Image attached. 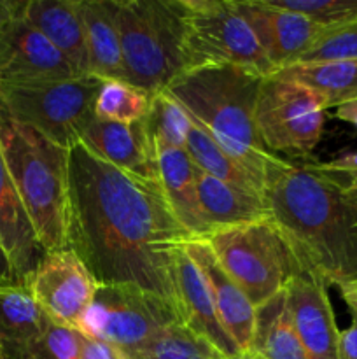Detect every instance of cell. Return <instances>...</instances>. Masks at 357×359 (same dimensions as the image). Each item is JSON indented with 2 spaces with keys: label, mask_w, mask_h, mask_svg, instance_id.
Returning a JSON list of instances; mask_svg holds the SVG:
<instances>
[{
  "label": "cell",
  "mask_w": 357,
  "mask_h": 359,
  "mask_svg": "<svg viewBox=\"0 0 357 359\" xmlns=\"http://www.w3.org/2000/svg\"><path fill=\"white\" fill-rule=\"evenodd\" d=\"M191 238L160 181L121 170L80 142L69 149V249L97 284L140 287L181 318L174 266Z\"/></svg>",
  "instance_id": "obj_1"
},
{
  "label": "cell",
  "mask_w": 357,
  "mask_h": 359,
  "mask_svg": "<svg viewBox=\"0 0 357 359\" xmlns=\"http://www.w3.org/2000/svg\"><path fill=\"white\" fill-rule=\"evenodd\" d=\"M262 198L303 272L329 286L357 280V212L338 174L282 158L266 174Z\"/></svg>",
  "instance_id": "obj_2"
},
{
  "label": "cell",
  "mask_w": 357,
  "mask_h": 359,
  "mask_svg": "<svg viewBox=\"0 0 357 359\" xmlns=\"http://www.w3.org/2000/svg\"><path fill=\"white\" fill-rule=\"evenodd\" d=\"M261 81L238 67H200L178 76L167 93L265 189L266 174L282 156L266 149L255 126Z\"/></svg>",
  "instance_id": "obj_3"
},
{
  "label": "cell",
  "mask_w": 357,
  "mask_h": 359,
  "mask_svg": "<svg viewBox=\"0 0 357 359\" xmlns=\"http://www.w3.org/2000/svg\"><path fill=\"white\" fill-rule=\"evenodd\" d=\"M0 147L46 255L69 249V149L4 114Z\"/></svg>",
  "instance_id": "obj_4"
},
{
  "label": "cell",
  "mask_w": 357,
  "mask_h": 359,
  "mask_svg": "<svg viewBox=\"0 0 357 359\" xmlns=\"http://www.w3.org/2000/svg\"><path fill=\"white\" fill-rule=\"evenodd\" d=\"M126 83L150 97L188 72L177 0H114Z\"/></svg>",
  "instance_id": "obj_5"
},
{
  "label": "cell",
  "mask_w": 357,
  "mask_h": 359,
  "mask_svg": "<svg viewBox=\"0 0 357 359\" xmlns=\"http://www.w3.org/2000/svg\"><path fill=\"white\" fill-rule=\"evenodd\" d=\"M217 262L255 309L303 273L272 217L216 230L205 238Z\"/></svg>",
  "instance_id": "obj_6"
},
{
  "label": "cell",
  "mask_w": 357,
  "mask_h": 359,
  "mask_svg": "<svg viewBox=\"0 0 357 359\" xmlns=\"http://www.w3.org/2000/svg\"><path fill=\"white\" fill-rule=\"evenodd\" d=\"M102 81L94 76L0 86V114L72 149L94 119Z\"/></svg>",
  "instance_id": "obj_7"
},
{
  "label": "cell",
  "mask_w": 357,
  "mask_h": 359,
  "mask_svg": "<svg viewBox=\"0 0 357 359\" xmlns=\"http://www.w3.org/2000/svg\"><path fill=\"white\" fill-rule=\"evenodd\" d=\"M184 23L188 70L230 65L261 77L273 65L238 11L237 0H177Z\"/></svg>",
  "instance_id": "obj_8"
},
{
  "label": "cell",
  "mask_w": 357,
  "mask_h": 359,
  "mask_svg": "<svg viewBox=\"0 0 357 359\" xmlns=\"http://www.w3.org/2000/svg\"><path fill=\"white\" fill-rule=\"evenodd\" d=\"M174 323L182 321L163 298L130 284H98L79 332L119 347L133 359Z\"/></svg>",
  "instance_id": "obj_9"
},
{
  "label": "cell",
  "mask_w": 357,
  "mask_h": 359,
  "mask_svg": "<svg viewBox=\"0 0 357 359\" xmlns=\"http://www.w3.org/2000/svg\"><path fill=\"white\" fill-rule=\"evenodd\" d=\"M326 111L315 91L268 76L258 91L255 126L270 153L307 158L321 142Z\"/></svg>",
  "instance_id": "obj_10"
},
{
  "label": "cell",
  "mask_w": 357,
  "mask_h": 359,
  "mask_svg": "<svg viewBox=\"0 0 357 359\" xmlns=\"http://www.w3.org/2000/svg\"><path fill=\"white\" fill-rule=\"evenodd\" d=\"M28 286L49 321L79 332L98 284L72 249H62L44 256Z\"/></svg>",
  "instance_id": "obj_11"
},
{
  "label": "cell",
  "mask_w": 357,
  "mask_h": 359,
  "mask_svg": "<svg viewBox=\"0 0 357 359\" xmlns=\"http://www.w3.org/2000/svg\"><path fill=\"white\" fill-rule=\"evenodd\" d=\"M84 77L62 53L20 16L0 34V86Z\"/></svg>",
  "instance_id": "obj_12"
},
{
  "label": "cell",
  "mask_w": 357,
  "mask_h": 359,
  "mask_svg": "<svg viewBox=\"0 0 357 359\" xmlns=\"http://www.w3.org/2000/svg\"><path fill=\"white\" fill-rule=\"evenodd\" d=\"M237 6L275 70L296 63L331 28L293 11L279 9L266 0H245Z\"/></svg>",
  "instance_id": "obj_13"
},
{
  "label": "cell",
  "mask_w": 357,
  "mask_h": 359,
  "mask_svg": "<svg viewBox=\"0 0 357 359\" xmlns=\"http://www.w3.org/2000/svg\"><path fill=\"white\" fill-rule=\"evenodd\" d=\"M328 291L326 280L308 272L294 277L286 290L294 330L308 359H338L340 330Z\"/></svg>",
  "instance_id": "obj_14"
},
{
  "label": "cell",
  "mask_w": 357,
  "mask_h": 359,
  "mask_svg": "<svg viewBox=\"0 0 357 359\" xmlns=\"http://www.w3.org/2000/svg\"><path fill=\"white\" fill-rule=\"evenodd\" d=\"M80 144L121 170L160 181L156 146L142 121L114 123L94 118L84 130Z\"/></svg>",
  "instance_id": "obj_15"
},
{
  "label": "cell",
  "mask_w": 357,
  "mask_h": 359,
  "mask_svg": "<svg viewBox=\"0 0 357 359\" xmlns=\"http://www.w3.org/2000/svg\"><path fill=\"white\" fill-rule=\"evenodd\" d=\"M174 277L178 294V305H181L182 325H186L189 330L209 340L227 359H240L244 356L237 344L231 340V337L220 325L209 283H206L205 276L196 265L195 259L188 255L186 245L175 258Z\"/></svg>",
  "instance_id": "obj_16"
},
{
  "label": "cell",
  "mask_w": 357,
  "mask_h": 359,
  "mask_svg": "<svg viewBox=\"0 0 357 359\" xmlns=\"http://www.w3.org/2000/svg\"><path fill=\"white\" fill-rule=\"evenodd\" d=\"M186 251L195 259L209 283L220 325L231 337V340L237 344L241 354H245L254 335L255 307L248 302L244 291L224 272L205 238H191L186 244Z\"/></svg>",
  "instance_id": "obj_17"
},
{
  "label": "cell",
  "mask_w": 357,
  "mask_h": 359,
  "mask_svg": "<svg viewBox=\"0 0 357 359\" xmlns=\"http://www.w3.org/2000/svg\"><path fill=\"white\" fill-rule=\"evenodd\" d=\"M0 245L20 283H28L46 251L23 209L0 147Z\"/></svg>",
  "instance_id": "obj_18"
},
{
  "label": "cell",
  "mask_w": 357,
  "mask_h": 359,
  "mask_svg": "<svg viewBox=\"0 0 357 359\" xmlns=\"http://www.w3.org/2000/svg\"><path fill=\"white\" fill-rule=\"evenodd\" d=\"M23 18L79 76H91L79 0H24Z\"/></svg>",
  "instance_id": "obj_19"
},
{
  "label": "cell",
  "mask_w": 357,
  "mask_h": 359,
  "mask_svg": "<svg viewBox=\"0 0 357 359\" xmlns=\"http://www.w3.org/2000/svg\"><path fill=\"white\" fill-rule=\"evenodd\" d=\"M156 156L160 184L175 217L192 238H206L210 235V228L200 207L196 186L198 168L189 158L188 151L156 147Z\"/></svg>",
  "instance_id": "obj_20"
},
{
  "label": "cell",
  "mask_w": 357,
  "mask_h": 359,
  "mask_svg": "<svg viewBox=\"0 0 357 359\" xmlns=\"http://www.w3.org/2000/svg\"><path fill=\"white\" fill-rule=\"evenodd\" d=\"M90 74L100 81H126L114 0H79Z\"/></svg>",
  "instance_id": "obj_21"
},
{
  "label": "cell",
  "mask_w": 357,
  "mask_h": 359,
  "mask_svg": "<svg viewBox=\"0 0 357 359\" xmlns=\"http://www.w3.org/2000/svg\"><path fill=\"white\" fill-rule=\"evenodd\" d=\"M196 186L200 207L210 233L223 228L270 217L265 198L259 193L227 184L212 175L203 174L202 170L196 174Z\"/></svg>",
  "instance_id": "obj_22"
},
{
  "label": "cell",
  "mask_w": 357,
  "mask_h": 359,
  "mask_svg": "<svg viewBox=\"0 0 357 359\" xmlns=\"http://www.w3.org/2000/svg\"><path fill=\"white\" fill-rule=\"evenodd\" d=\"M49 325L28 283L0 284V339L14 358L37 342Z\"/></svg>",
  "instance_id": "obj_23"
},
{
  "label": "cell",
  "mask_w": 357,
  "mask_h": 359,
  "mask_svg": "<svg viewBox=\"0 0 357 359\" xmlns=\"http://www.w3.org/2000/svg\"><path fill=\"white\" fill-rule=\"evenodd\" d=\"M245 356L251 359H308L300 342L286 291L255 309V328Z\"/></svg>",
  "instance_id": "obj_24"
},
{
  "label": "cell",
  "mask_w": 357,
  "mask_h": 359,
  "mask_svg": "<svg viewBox=\"0 0 357 359\" xmlns=\"http://www.w3.org/2000/svg\"><path fill=\"white\" fill-rule=\"evenodd\" d=\"M270 77L301 84L324 100L326 109L357 100V60L293 63L270 74Z\"/></svg>",
  "instance_id": "obj_25"
},
{
  "label": "cell",
  "mask_w": 357,
  "mask_h": 359,
  "mask_svg": "<svg viewBox=\"0 0 357 359\" xmlns=\"http://www.w3.org/2000/svg\"><path fill=\"white\" fill-rule=\"evenodd\" d=\"M186 151L196 168L202 170L203 174L212 175V177L237 186V188L259 193L262 196L261 182L247 168L233 160L195 119H191V126H189Z\"/></svg>",
  "instance_id": "obj_26"
},
{
  "label": "cell",
  "mask_w": 357,
  "mask_h": 359,
  "mask_svg": "<svg viewBox=\"0 0 357 359\" xmlns=\"http://www.w3.org/2000/svg\"><path fill=\"white\" fill-rule=\"evenodd\" d=\"M142 125L146 126L156 147L186 149L191 118L186 109L167 91L150 97L149 109L144 116Z\"/></svg>",
  "instance_id": "obj_27"
},
{
  "label": "cell",
  "mask_w": 357,
  "mask_h": 359,
  "mask_svg": "<svg viewBox=\"0 0 357 359\" xmlns=\"http://www.w3.org/2000/svg\"><path fill=\"white\" fill-rule=\"evenodd\" d=\"M133 359H227L216 346L182 323L158 333Z\"/></svg>",
  "instance_id": "obj_28"
},
{
  "label": "cell",
  "mask_w": 357,
  "mask_h": 359,
  "mask_svg": "<svg viewBox=\"0 0 357 359\" xmlns=\"http://www.w3.org/2000/svg\"><path fill=\"white\" fill-rule=\"evenodd\" d=\"M150 95L126 81H102L94 118L114 123H139L147 114Z\"/></svg>",
  "instance_id": "obj_29"
},
{
  "label": "cell",
  "mask_w": 357,
  "mask_h": 359,
  "mask_svg": "<svg viewBox=\"0 0 357 359\" xmlns=\"http://www.w3.org/2000/svg\"><path fill=\"white\" fill-rule=\"evenodd\" d=\"M284 11H293L322 27L357 21V0H266Z\"/></svg>",
  "instance_id": "obj_30"
},
{
  "label": "cell",
  "mask_w": 357,
  "mask_h": 359,
  "mask_svg": "<svg viewBox=\"0 0 357 359\" xmlns=\"http://www.w3.org/2000/svg\"><path fill=\"white\" fill-rule=\"evenodd\" d=\"M357 60V21L331 27L296 63Z\"/></svg>",
  "instance_id": "obj_31"
},
{
  "label": "cell",
  "mask_w": 357,
  "mask_h": 359,
  "mask_svg": "<svg viewBox=\"0 0 357 359\" xmlns=\"http://www.w3.org/2000/svg\"><path fill=\"white\" fill-rule=\"evenodd\" d=\"M83 359H132L119 347L84 335Z\"/></svg>",
  "instance_id": "obj_32"
},
{
  "label": "cell",
  "mask_w": 357,
  "mask_h": 359,
  "mask_svg": "<svg viewBox=\"0 0 357 359\" xmlns=\"http://www.w3.org/2000/svg\"><path fill=\"white\" fill-rule=\"evenodd\" d=\"M338 359H357V321L346 330L340 332L338 337Z\"/></svg>",
  "instance_id": "obj_33"
},
{
  "label": "cell",
  "mask_w": 357,
  "mask_h": 359,
  "mask_svg": "<svg viewBox=\"0 0 357 359\" xmlns=\"http://www.w3.org/2000/svg\"><path fill=\"white\" fill-rule=\"evenodd\" d=\"M322 165H324L326 170L332 172V174H338V175L357 174V151H354V153H349V154H343V156Z\"/></svg>",
  "instance_id": "obj_34"
},
{
  "label": "cell",
  "mask_w": 357,
  "mask_h": 359,
  "mask_svg": "<svg viewBox=\"0 0 357 359\" xmlns=\"http://www.w3.org/2000/svg\"><path fill=\"white\" fill-rule=\"evenodd\" d=\"M24 0H0V34L20 16Z\"/></svg>",
  "instance_id": "obj_35"
},
{
  "label": "cell",
  "mask_w": 357,
  "mask_h": 359,
  "mask_svg": "<svg viewBox=\"0 0 357 359\" xmlns=\"http://www.w3.org/2000/svg\"><path fill=\"white\" fill-rule=\"evenodd\" d=\"M336 287H338L346 309H349L350 314H352L354 321H357V283H342Z\"/></svg>",
  "instance_id": "obj_36"
},
{
  "label": "cell",
  "mask_w": 357,
  "mask_h": 359,
  "mask_svg": "<svg viewBox=\"0 0 357 359\" xmlns=\"http://www.w3.org/2000/svg\"><path fill=\"white\" fill-rule=\"evenodd\" d=\"M335 118L342 119V121L345 123H350V125H354L357 128V100L338 105L335 112Z\"/></svg>",
  "instance_id": "obj_37"
},
{
  "label": "cell",
  "mask_w": 357,
  "mask_h": 359,
  "mask_svg": "<svg viewBox=\"0 0 357 359\" xmlns=\"http://www.w3.org/2000/svg\"><path fill=\"white\" fill-rule=\"evenodd\" d=\"M10 283H20L14 273L13 266H10L9 258L4 252L2 245H0V284H10Z\"/></svg>",
  "instance_id": "obj_38"
},
{
  "label": "cell",
  "mask_w": 357,
  "mask_h": 359,
  "mask_svg": "<svg viewBox=\"0 0 357 359\" xmlns=\"http://www.w3.org/2000/svg\"><path fill=\"white\" fill-rule=\"evenodd\" d=\"M343 181V189H345V195L349 198V202L352 203L354 210L357 212V174H349V175H340Z\"/></svg>",
  "instance_id": "obj_39"
},
{
  "label": "cell",
  "mask_w": 357,
  "mask_h": 359,
  "mask_svg": "<svg viewBox=\"0 0 357 359\" xmlns=\"http://www.w3.org/2000/svg\"><path fill=\"white\" fill-rule=\"evenodd\" d=\"M240 359H251V358H248V356H245V354H244V356H241Z\"/></svg>",
  "instance_id": "obj_40"
},
{
  "label": "cell",
  "mask_w": 357,
  "mask_h": 359,
  "mask_svg": "<svg viewBox=\"0 0 357 359\" xmlns=\"http://www.w3.org/2000/svg\"><path fill=\"white\" fill-rule=\"evenodd\" d=\"M4 346V342H2V339H0V347H2Z\"/></svg>",
  "instance_id": "obj_41"
},
{
  "label": "cell",
  "mask_w": 357,
  "mask_h": 359,
  "mask_svg": "<svg viewBox=\"0 0 357 359\" xmlns=\"http://www.w3.org/2000/svg\"><path fill=\"white\" fill-rule=\"evenodd\" d=\"M356 283H357V280H356Z\"/></svg>",
  "instance_id": "obj_42"
}]
</instances>
